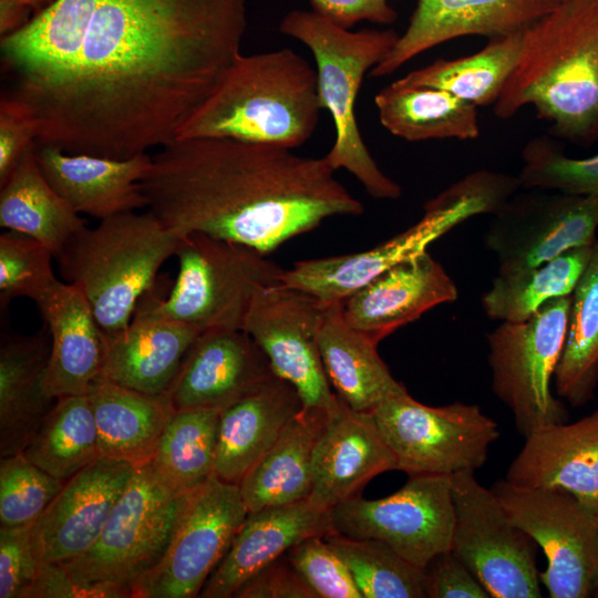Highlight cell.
<instances>
[{
    "mask_svg": "<svg viewBox=\"0 0 598 598\" xmlns=\"http://www.w3.org/2000/svg\"><path fill=\"white\" fill-rule=\"evenodd\" d=\"M329 412L302 409L238 484L248 513L308 499L313 454Z\"/></svg>",
    "mask_w": 598,
    "mask_h": 598,
    "instance_id": "obj_31",
    "label": "cell"
},
{
    "mask_svg": "<svg viewBox=\"0 0 598 598\" xmlns=\"http://www.w3.org/2000/svg\"><path fill=\"white\" fill-rule=\"evenodd\" d=\"M54 1L55 0H0L1 38L23 27L29 21L28 17L31 10L39 13Z\"/></svg>",
    "mask_w": 598,
    "mask_h": 598,
    "instance_id": "obj_51",
    "label": "cell"
},
{
    "mask_svg": "<svg viewBox=\"0 0 598 598\" xmlns=\"http://www.w3.org/2000/svg\"><path fill=\"white\" fill-rule=\"evenodd\" d=\"M330 513L333 533L381 540L422 569L452 547L455 509L447 475H410L386 497L365 499L358 495Z\"/></svg>",
    "mask_w": 598,
    "mask_h": 598,
    "instance_id": "obj_14",
    "label": "cell"
},
{
    "mask_svg": "<svg viewBox=\"0 0 598 598\" xmlns=\"http://www.w3.org/2000/svg\"><path fill=\"white\" fill-rule=\"evenodd\" d=\"M132 598L130 586L110 581H81L58 563L39 564L38 576L24 598Z\"/></svg>",
    "mask_w": 598,
    "mask_h": 598,
    "instance_id": "obj_47",
    "label": "cell"
},
{
    "mask_svg": "<svg viewBox=\"0 0 598 598\" xmlns=\"http://www.w3.org/2000/svg\"><path fill=\"white\" fill-rule=\"evenodd\" d=\"M65 482L50 475L22 453L1 457L0 525L34 524Z\"/></svg>",
    "mask_w": 598,
    "mask_h": 598,
    "instance_id": "obj_43",
    "label": "cell"
},
{
    "mask_svg": "<svg viewBox=\"0 0 598 598\" xmlns=\"http://www.w3.org/2000/svg\"><path fill=\"white\" fill-rule=\"evenodd\" d=\"M200 329L153 312L138 301L130 324L105 336L102 379L148 393L168 392Z\"/></svg>",
    "mask_w": 598,
    "mask_h": 598,
    "instance_id": "obj_27",
    "label": "cell"
},
{
    "mask_svg": "<svg viewBox=\"0 0 598 598\" xmlns=\"http://www.w3.org/2000/svg\"><path fill=\"white\" fill-rule=\"evenodd\" d=\"M443 266L427 251L379 275L342 301L346 320L379 343L424 312L457 299Z\"/></svg>",
    "mask_w": 598,
    "mask_h": 598,
    "instance_id": "obj_22",
    "label": "cell"
},
{
    "mask_svg": "<svg viewBox=\"0 0 598 598\" xmlns=\"http://www.w3.org/2000/svg\"><path fill=\"white\" fill-rule=\"evenodd\" d=\"M571 295L547 301L530 318L503 321L487 334L492 390L509 409L525 439L568 421L551 382L564 348Z\"/></svg>",
    "mask_w": 598,
    "mask_h": 598,
    "instance_id": "obj_9",
    "label": "cell"
},
{
    "mask_svg": "<svg viewBox=\"0 0 598 598\" xmlns=\"http://www.w3.org/2000/svg\"><path fill=\"white\" fill-rule=\"evenodd\" d=\"M178 240L150 210L131 212L101 219L93 228L82 227L54 260L63 281L87 300L102 332L114 336L130 324Z\"/></svg>",
    "mask_w": 598,
    "mask_h": 598,
    "instance_id": "obj_5",
    "label": "cell"
},
{
    "mask_svg": "<svg viewBox=\"0 0 598 598\" xmlns=\"http://www.w3.org/2000/svg\"><path fill=\"white\" fill-rule=\"evenodd\" d=\"M594 597L598 598V584H597V587H596V591H595Z\"/></svg>",
    "mask_w": 598,
    "mask_h": 598,
    "instance_id": "obj_52",
    "label": "cell"
},
{
    "mask_svg": "<svg viewBox=\"0 0 598 598\" xmlns=\"http://www.w3.org/2000/svg\"><path fill=\"white\" fill-rule=\"evenodd\" d=\"M87 396L96 424L100 455L134 465L151 461L176 411L169 394H148L100 378Z\"/></svg>",
    "mask_w": 598,
    "mask_h": 598,
    "instance_id": "obj_32",
    "label": "cell"
},
{
    "mask_svg": "<svg viewBox=\"0 0 598 598\" xmlns=\"http://www.w3.org/2000/svg\"><path fill=\"white\" fill-rule=\"evenodd\" d=\"M491 491L509 519L543 550L540 582L550 598L594 597L598 584L597 512L573 494L496 481Z\"/></svg>",
    "mask_w": 598,
    "mask_h": 598,
    "instance_id": "obj_12",
    "label": "cell"
},
{
    "mask_svg": "<svg viewBox=\"0 0 598 598\" xmlns=\"http://www.w3.org/2000/svg\"><path fill=\"white\" fill-rule=\"evenodd\" d=\"M49 336L44 326L34 334L6 337L1 342V457L23 452L56 401L43 388L51 349Z\"/></svg>",
    "mask_w": 598,
    "mask_h": 598,
    "instance_id": "obj_29",
    "label": "cell"
},
{
    "mask_svg": "<svg viewBox=\"0 0 598 598\" xmlns=\"http://www.w3.org/2000/svg\"><path fill=\"white\" fill-rule=\"evenodd\" d=\"M302 409L295 386L275 374L223 409L215 475L238 485Z\"/></svg>",
    "mask_w": 598,
    "mask_h": 598,
    "instance_id": "obj_28",
    "label": "cell"
},
{
    "mask_svg": "<svg viewBox=\"0 0 598 598\" xmlns=\"http://www.w3.org/2000/svg\"><path fill=\"white\" fill-rule=\"evenodd\" d=\"M32 526L0 525V598H24L38 576Z\"/></svg>",
    "mask_w": 598,
    "mask_h": 598,
    "instance_id": "obj_45",
    "label": "cell"
},
{
    "mask_svg": "<svg viewBox=\"0 0 598 598\" xmlns=\"http://www.w3.org/2000/svg\"><path fill=\"white\" fill-rule=\"evenodd\" d=\"M178 272L164 299L147 291L140 300L158 316L194 326L243 329L255 293L279 283L283 269L239 243L190 233L179 237Z\"/></svg>",
    "mask_w": 598,
    "mask_h": 598,
    "instance_id": "obj_8",
    "label": "cell"
},
{
    "mask_svg": "<svg viewBox=\"0 0 598 598\" xmlns=\"http://www.w3.org/2000/svg\"><path fill=\"white\" fill-rule=\"evenodd\" d=\"M235 598H317L286 554L248 579Z\"/></svg>",
    "mask_w": 598,
    "mask_h": 598,
    "instance_id": "obj_49",
    "label": "cell"
},
{
    "mask_svg": "<svg viewBox=\"0 0 598 598\" xmlns=\"http://www.w3.org/2000/svg\"><path fill=\"white\" fill-rule=\"evenodd\" d=\"M519 188L515 176L477 171L424 205L406 230L361 252L308 259L283 269L280 282L321 301H343L393 266L426 252L427 246L466 219L494 215Z\"/></svg>",
    "mask_w": 598,
    "mask_h": 598,
    "instance_id": "obj_7",
    "label": "cell"
},
{
    "mask_svg": "<svg viewBox=\"0 0 598 598\" xmlns=\"http://www.w3.org/2000/svg\"><path fill=\"white\" fill-rule=\"evenodd\" d=\"M522 189L492 215L484 235L499 272L533 268L569 249L595 244L598 195Z\"/></svg>",
    "mask_w": 598,
    "mask_h": 598,
    "instance_id": "obj_17",
    "label": "cell"
},
{
    "mask_svg": "<svg viewBox=\"0 0 598 598\" xmlns=\"http://www.w3.org/2000/svg\"><path fill=\"white\" fill-rule=\"evenodd\" d=\"M188 495H177L150 461L134 473L95 543L80 556L58 563L81 581L134 587L163 557Z\"/></svg>",
    "mask_w": 598,
    "mask_h": 598,
    "instance_id": "obj_10",
    "label": "cell"
},
{
    "mask_svg": "<svg viewBox=\"0 0 598 598\" xmlns=\"http://www.w3.org/2000/svg\"><path fill=\"white\" fill-rule=\"evenodd\" d=\"M597 383L598 239L571 293L564 348L554 375L558 396L574 408H579L594 398Z\"/></svg>",
    "mask_w": 598,
    "mask_h": 598,
    "instance_id": "obj_37",
    "label": "cell"
},
{
    "mask_svg": "<svg viewBox=\"0 0 598 598\" xmlns=\"http://www.w3.org/2000/svg\"><path fill=\"white\" fill-rule=\"evenodd\" d=\"M327 302L281 282L260 288L244 320L245 330L266 353L275 375L297 390L303 409L332 411L331 390L318 346Z\"/></svg>",
    "mask_w": 598,
    "mask_h": 598,
    "instance_id": "obj_16",
    "label": "cell"
},
{
    "mask_svg": "<svg viewBox=\"0 0 598 598\" xmlns=\"http://www.w3.org/2000/svg\"><path fill=\"white\" fill-rule=\"evenodd\" d=\"M272 375L266 353L245 330L213 328L193 342L167 393L175 410L221 411Z\"/></svg>",
    "mask_w": 598,
    "mask_h": 598,
    "instance_id": "obj_20",
    "label": "cell"
},
{
    "mask_svg": "<svg viewBox=\"0 0 598 598\" xmlns=\"http://www.w3.org/2000/svg\"><path fill=\"white\" fill-rule=\"evenodd\" d=\"M332 533L330 511L308 499L248 513L198 597L231 598L243 584L295 545Z\"/></svg>",
    "mask_w": 598,
    "mask_h": 598,
    "instance_id": "obj_23",
    "label": "cell"
},
{
    "mask_svg": "<svg viewBox=\"0 0 598 598\" xmlns=\"http://www.w3.org/2000/svg\"><path fill=\"white\" fill-rule=\"evenodd\" d=\"M286 556L317 598H362L347 565L324 536L300 542Z\"/></svg>",
    "mask_w": 598,
    "mask_h": 598,
    "instance_id": "obj_44",
    "label": "cell"
},
{
    "mask_svg": "<svg viewBox=\"0 0 598 598\" xmlns=\"http://www.w3.org/2000/svg\"><path fill=\"white\" fill-rule=\"evenodd\" d=\"M455 525L451 550L491 598L542 597L536 542L507 516L472 472L451 476Z\"/></svg>",
    "mask_w": 598,
    "mask_h": 598,
    "instance_id": "obj_13",
    "label": "cell"
},
{
    "mask_svg": "<svg viewBox=\"0 0 598 598\" xmlns=\"http://www.w3.org/2000/svg\"><path fill=\"white\" fill-rule=\"evenodd\" d=\"M35 152L37 142L0 185V226L39 240L55 257L86 220L47 181Z\"/></svg>",
    "mask_w": 598,
    "mask_h": 598,
    "instance_id": "obj_33",
    "label": "cell"
},
{
    "mask_svg": "<svg viewBox=\"0 0 598 598\" xmlns=\"http://www.w3.org/2000/svg\"><path fill=\"white\" fill-rule=\"evenodd\" d=\"M318 346L329 382L350 409L371 412L385 400L408 392L379 355L378 343L346 320L342 301L327 302Z\"/></svg>",
    "mask_w": 598,
    "mask_h": 598,
    "instance_id": "obj_30",
    "label": "cell"
},
{
    "mask_svg": "<svg viewBox=\"0 0 598 598\" xmlns=\"http://www.w3.org/2000/svg\"><path fill=\"white\" fill-rule=\"evenodd\" d=\"M279 30L302 42L313 54L320 104L330 112L336 128L334 142L324 155L329 165L334 171L346 168L372 197L398 199L402 189L373 159L354 111L365 73L383 61L400 34L393 29L350 31L301 9L288 12Z\"/></svg>",
    "mask_w": 598,
    "mask_h": 598,
    "instance_id": "obj_6",
    "label": "cell"
},
{
    "mask_svg": "<svg viewBox=\"0 0 598 598\" xmlns=\"http://www.w3.org/2000/svg\"><path fill=\"white\" fill-rule=\"evenodd\" d=\"M396 470L371 412H358L339 399L329 412L313 454V486L308 501L331 511L359 495L374 476Z\"/></svg>",
    "mask_w": 598,
    "mask_h": 598,
    "instance_id": "obj_21",
    "label": "cell"
},
{
    "mask_svg": "<svg viewBox=\"0 0 598 598\" xmlns=\"http://www.w3.org/2000/svg\"><path fill=\"white\" fill-rule=\"evenodd\" d=\"M52 251L39 240L13 230L0 235V306L25 297L37 302L56 279Z\"/></svg>",
    "mask_w": 598,
    "mask_h": 598,
    "instance_id": "obj_42",
    "label": "cell"
},
{
    "mask_svg": "<svg viewBox=\"0 0 598 598\" xmlns=\"http://www.w3.org/2000/svg\"><path fill=\"white\" fill-rule=\"evenodd\" d=\"M597 524H598V512H597Z\"/></svg>",
    "mask_w": 598,
    "mask_h": 598,
    "instance_id": "obj_53",
    "label": "cell"
},
{
    "mask_svg": "<svg viewBox=\"0 0 598 598\" xmlns=\"http://www.w3.org/2000/svg\"><path fill=\"white\" fill-rule=\"evenodd\" d=\"M318 75L289 48L235 59L175 140L224 137L295 148L315 133Z\"/></svg>",
    "mask_w": 598,
    "mask_h": 598,
    "instance_id": "obj_4",
    "label": "cell"
},
{
    "mask_svg": "<svg viewBox=\"0 0 598 598\" xmlns=\"http://www.w3.org/2000/svg\"><path fill=\"white\" fill-rule=\"evenodd\" d=\"M220 411L176 410L167 422L151 464L177 495H188L215 474Z\"/></svg>",
    "mask_w": 598,
    "mask_h": 598,
    "instance_id": "obj_38",
    "label": "cell"
},
{
    "mask_svg": "<svg viewBox=\"0 0 598 598\" xmlns=\"http://www.w3.org/2000/svg\"><path fill=\"white\" fill-rule=\"evenodd\" d=\"M134 470L130 462L100 456L70 477L32 526L39 564L66 561L87 550Z\"/></svg>",
    "mask_w": 598,
    "mask_h": 598,
    "instance_id": "obj_18",
    "label": "cell"
},
{
    "mask_svg": "<svg viewBox=\"0 0 598 598\" xmlns=\"http://www.w3.org/2000/svg\"><path fill=\"white\" fill-rule=\"evenodd\" d=\"M35 155L47 181L80 215L101 220L147 206L141 186L153 163L147 153L116 159L37 143Z\"/></svg>",
    "mask_w": 598,
    "mask_h": 598,
    "instance_id": "obj_24",
    "label": "cell"
},
{
    "mask_svg": "<svg viewBox=\"0 0 598 598\" xmlns=\"http://www.w3.org/2000/svg\"><path fill=\"white\" fill-rule=\"evenodd\" d=\"M374 103L381 124L410 142L480 136L477 107L441 89L394 81L375 95Z\"/></svg>",
    "mask_w": 598,
    "mask_h": 598,
    "instance_id": "obj_34",
    "label": "cell"
},
{
    "mask_svg": "<svg viewBox=\"0 0 598 598\" xmlns=\"http://www.w3.org/2000/svg\"><path fill=\"white\" fill-rule=\"evenodd\" d=\"M371 413L396 470L409 475L475 473L501 434L497 423L476 404L429 406L408 392Z\"/></svg>",
    "mask_w": 598,
    "mask_h": 598,
    "instance_id": "obj_11",
    "label": "cell"
},
{
    "mask_svg": "<svg viewBox=\"0 0 598 598\" xmlns=\"http://www.w3.org/2000/svg\"><path fill=\"white\" fill-rule=\"evenodd\" d=\"M505 478L519 486L566 491L598 512V410L530 433Z\"/></svg>",
    "mask_w": 598,
    "mask_h": 598,
    "instance_id": "obj_25",
    "label": "cell"
},
{
    "mask_svg": "<svg viewBox=\"0 0 598 598\" xmlns=\"http://www.w3.org/2000/svg\"><path fill=\"white\" fill-rule=\"evenodd\" d=\"M35 305L51 338L44 392L52 399L87 394L101 377L106 348L87 300L58 280Z\"/></svg>",
    "mask_w": 598,
    "mask_h": 598,
    "instance_id": "obj_26",
    "label": "cell"
},
{
    "mask_svg": "<svg viewBox=\"0 0 598 598\" xmlns=\"http://www.w3.org/2000/svg\"><path fill=\"white\" fill-rule=\"evenodd\" d=\"M426 598H491L468 567L450 549L423 569Z\"/></svg>",
    "mask_w": 598,
    "mask_h": 598,
    "instance_id": "obj_48",
    "label": "cell"
},
{
    "mask_svg": "<svg viewBox=\"0 0 598 598\" xmlns=\"http://www.w3.org/2000/svg\"><path fill=\"white\" fill-rule=\"evenodd\" d=\"M324 539L347 565L362 598H426L423 569L385 543L337 533Z\"/></svg>",
    "mask_w": 598,
    "mask_h": 598,
    "instance_id": "obj_40",
    "label": "cell"
},
{
    "mask_svg": "<svg viewBox=\"0 0 598 598\" xmlns=\"http://www.w3.org/2000/svg\"><path fill=\"white\" fill-rule=\"evenodd\" d=\"M523 49L524 31L493 38L474 54L437 59L396 81L403 85L441 89L476 107L494 105Z\"/></svg>",
    "mask_w": 598,
    "mask_h": 598,
    "instance_id": "obj_35",
    "label": "cell"
},
{
    "mask_svg": "<svg viewBox=\"0 0 598 598\" xmlns=\"http://www.w3.org/2000/svg\"><path fill=\"white\" fill-rule=\"evenodd\" d=\"M563 1L419 0L406 30L370 75H390L416 55L460 37L493 39L525 31Z\"/></svg>",
    "mask_w": 598,
    "mask_h": 598,
    "instance_id": "obj_19",
    "label": "cell"
},
{
    "mask_svg": "<svg viewBox=\"0 0 598 598\" xmlns=\"http://www.w3.org/2000/svg\"><path fill=\"white\" fill-rule=\"evenodd\" d=\"M39 123L31 105L12 94L0 100V185L37 142Z\"/></svg>",
    "mask_w": 598,
    "mask_h": 598,
    "instance_id": "obj_46",
    "label": "cell"
},
{
    "mask_svg": "<svg viewBox=\"0 0 598 598\" xmlns=\"http://www.w3.org/2000/svg\"><path fill=\"white\" fill-rule=\"evenodd\" d=\"M248 509L237 484L215 474L186 501L168 546L133 598H194L224 558Z\"/></svg>",
    "mask_w": 598,
    "mask_h": 598,
    "instance_id": "obj_15",
    "label": "cell"
},
{
    "mask_svg": "<svg viewBox=\"0 0 598 598\" xmlns=\"http://www.w3.org/2000/svg\"><path fill=\"white\" fill-rule=\"evenodd\" d=\"M392 0H310L312 11L331 23L351 29L358 22L369 21L382 25L395 22L398 12Z\"/></svg>",
    "mask_w": 598,
    "mask_h": 598,
    "instance_id": "obj_50",
    "label": "cell"
},
{
    "mask_svg": "<svg viewBox=\"0 0 598 598\" xmlns=\"http://www.w3.org/2000/svg\"><path fill=\"white\" fill-rule=\"evenodd\" d=\"M526 105L558 138L598 141V0H564L524 31L522 56L494 114L509 118Z\"/></svg>",
    "mask_w": 598,
    "mask_h": 598,
    "instance_id": "obj_3",
    "label": "cell"
},
{
    "mask_svg": "<svg viewBox=\"0 0 598 598\" xmlns=\"http://www.w3.org/2000/svg\"><path fill=\"white\" fill-rule=\"evenodd\" d=\"M323 157L224 137L174 140L141 181L146 209L177 236L200 233L264 254L363 204Z\"/></svg>",
    "mask_w": 598,
    "mask_h": 598,
    "instance_id": "obj_2",
    "label": "cell"
},
{
    "mask_svg": "<svg viewBox=\"0 0 598 598\" xmlns=\"http://www.w3.org/2000/svg\"><path fill=\"white\" fill-rule=\"evenodd\" d=\"M22 454L62 481L100 457L97 430L87 394L56 399Z\"/></svg>",
    "mask_w": 598,
    "mask_h": 598,
    "instance_id": "obj_39",
    "label": "cell"
},
{
    "mask_svg": "<svg viewBox=\"0 0 598 598\" xmlns=\"http://www.w3.org/2000/svg\"><path fill=\"white\" fill-rule=\"evenodd\" d=\"M518 174L522 188L555 190L570 195H598V154L574 158L549 137L529 140L522 151Z\"/></svg>",
    "mask_w": 598,
    "mask_h": 598,
    "instance_id": "obj_41",
    "label": "cell"
},
{
    "mask_svg": "<svg viewBox=\"0 0 598 598\" xmlns=\"http://www.w3.org/2000/svg\"><path fill=\"white\" fill-rule=\"evenodd\" d=\"M594 245L569 249L533 268L498 272L482 297L485 313L494 320L520 322L547 301L570 296L591 258Z\"/></svg>",
    "mask_w": 598,
    "mask_h": 598,
    "instance_id": "obj_36",
    "label": "cell"
},
{
    "mask_svg": "<svg viewBox=\"0 0 598 598\" xmlns=\"http://www.w3.org/2000/svg\"><path fill=\"white\" fill-rule=\"evenodd\" d=\"M246 29L247 0H96L72 64L27 102L37 143L116 159L169 144Z\"/></svg>",
    "mask_w": 598,
    "mask_h": 598,
    "instance_id": "obj_1",
    "label": "cell"
}]
</instances>
